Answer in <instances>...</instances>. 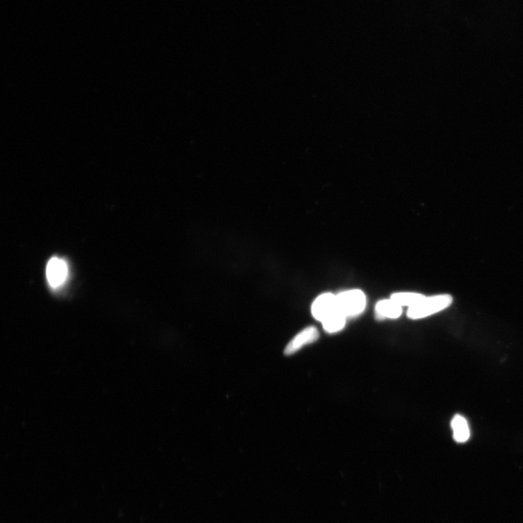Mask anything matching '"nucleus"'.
I'll use <instances>...</instances> for the list:
<instances>
[{
    "label": "nucleus",
    "instance_id": "4",
    "mask_svg": "<svg viewBox=\"0 0 523 523\" xmlns=\"http://www.w3.org/2000/svg\"><path fill=\"white\" fill-rule=\"evenodd\" d=\"M337 310L336 296L331 293H325L318 297L311 307L313 317L321 322Z\"/></svg>",
    "mask_w": 523,
    "mask_h": 523
},
{
    "label": "nucleus",
    "instance_id": "6",
    "mask_svg": "<svg viewBox=\"0 0 523 523\" xmlns=\"http://www.w3.org/2000/svg\"><path fill=\"white\" fill-rule=\"evenodd\" d=\"M375 311L376 315L380 319H395L401 315L402 307L392 299L384 300L377 304Z\"/></svg>",
    "mask_w": 523,
    "mask_h": 523
},
{
    "label": "nucleus",
    "instance_id": "1",
    "mask_svg": "<svg viewBox=\"0 0 523 523\" xmlns=\"http://www.w3.org/2000/svg\"><path fill=\"white\" fill-rule=\"evenodd\" d=\"M452 298L448 295L425 297L420 303L409 308L408 317L411 319L426 318L447 308L452 303Z\"/></svg>",
    "mask_w": 523,
    "mask_h": 523
},
{
    "label": "nucleus",
    "instance_id": "9",
    "mask_svg": "<svg viewBox=\"0 0 523 523\" xmlns=\"http://www.w3.org/2000/svg\"><path fill=\"white\" fill-rule=\"evenodd\" d=\"M425 296L421 294L412 293H399L392 295L391 298L392 300L397 302L401 307L408 306L411 307L420 303Z\"/></svg>",
    "mask_w": 523,
    "mask_h": 523
},
{
    "label": "nucleus",
    "instance_id": "5",
    "mask_svg": "<svg viewBox=\"0 0 523 523\" xmlns=\"http://www.w3.org/2000/svg\"><path fill=\"white\" fill-rule=\"evenodd\" d=\"M319 338L318 329L314 327H310L296 335L291 342L287 345L284 350L286 355H291L299 351L307 345L316 342Z\"/></svg>",
    "mask_w": 523,
    "mask_h": 523
},
{
    "label": "nucleus",
    "instance_id": "8",
    "mask_svg": "<svg viewBox=\"0 0 523 523\" xmlns=\"http://www.w3.org/2000/svg\"><path fill=\"white\" fill-rule=\"evenodd\" d=\"M346 319L347 317L337 310L322 323L324 330L332 334L341 331L345 327Z\"/></svg>",
    "mask_w": 523,
    "mask_h": 523
},
{
    "label": "nucleus",
    "instance_id": "3",
    "mask_svg": "<svg viewBox=\"0 0 523 523\" xmlns=\"http://www.w3.org/2000/svg\"><path fill=\"white\" fill-rule=\"evenodd\" d=\"M69 273L66 261L59 257L51 258L47 265L46 276L52 288H58L66 281Z\"/></svg>",
    "mask_w": 523,
    "mask_h": 523
},
{
    "label": "nucleus",
    "instance_id": "7",
    "mask_svg": "<svg viewBox=\"0 0 523 523\" xmlns=\"http://www.w3.org/2000/svg\"><path fill=\"white\" fill-rule=\"evenodd\" d=\"M452 428L454 438L458 442H464L468 440L470 432L466 418L461 415H456L452 421Z\"/></svg>",
    "mask_w": 523,
    "mask_h": 523
},
{
    "label": "nucleus",
    "instance_id": "2",
    "mask_svg": "<svg viewBox=\"0 0 523 523\" xmlns=\"http://www.w3.org/2000/svg\"><path fill=\"white\" fill-rule=\"evenodd\" d=\"M336 304L338 310L345 317H352L359 315L364 310L366 298L362 291L353 290L338 295Z\"/></svg>",
    "mask_w": 523,
    "mask_h": 523
}]
</instances>
